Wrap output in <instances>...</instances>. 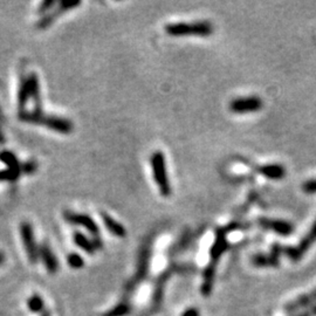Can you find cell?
<instances>
[{"instance_id": "1", "label": "cell", "mask_w": 316, "mask_h": 316, "mask_svg": "<svg viewBox=\"0 0 316 316\" xmlns=\"http://www.w3.org/2000/svg\"><path fill=\"white\" fill-rule=\"evenodd\" d=\"M228 247L227 241V230L225 227H220L216 231V238L210 251V263L204 270V281L202 284V294L204 296H209L212 291L214 275H216V268L218 261L223 255V253Z\"/></svg>"}, {"instance_id": "2", "label": "cell", "mask_w": 316, "mask_h": 316, "mask_svg": "<svg viewBox=\"0 0 316 316\" xmlns=\"http://www.w3.org/2000/svg\"><path fill=\"white\" fill-rule=\"evenodd\" d=\"M19 117L24 122L47 126V128L60 133H70L73 130V124L69 119L59 117V116L44 115L42 111H23L20 112Z\"/></svg>"}, {"instance_id": "3", "label": "cell", "mask_w": 316, "mask_h": 316, "mask_svg": "<svg viewBox=\"0 0 316 316\" xmlns=\"http://www.w3.org/2000/svg\"><path fill=\"white\" fill-rule=\"evenodd\" d=\"M165 32L172 37L199 35L209 37L213 33V26L210 21H195V23H174L165 26Z\"/></svg>"}, {"instance_id": "4", "label": "cell", "mask_w": 316, "mask_h": 316, "mask_svg": "<svg viewBox=\"0 0 316 316\" xmlns=\"http://www.w3.org/2000/svg\"><path fill=\"white\" fill-rule=\"evenodd\" d=\"M150 163L151 168H152L153 179L156 182L161 195L163 197H169L171 195V184L169 181L164 153L162 151H154L151 154Z\"/></svg>"}, {"instance_id": "5", "label": "cell", "mask_w": 316, "mask_h": 316, "mask_svg": "<svg viewBox=\"0 0 316 316\" xmlns=\"http://www.w3.org/2000/svg\"><path fill=\"white\" fill-rule=\"evenodd\" d=\"M316 241V220L314 221V224L311 225L310 230L307 234L304 235L303 239L298 242V245L296 247H291V246H282L280 244L277 245V249H279L280 255H286L287 258H289L291 261L296 262L298 260L302 259L309 248L311 247L312 244Z\"/></svg>"}, {"instance_id": "6", "label": "cell", "mask_w": 316, "mask_h": 316, "mask_svg": "<svg viewBox=\"0 0 316 316\" xmlns=\"http://www.w3.org/2000/svg\"><path fill=\"white\" fill-rule=\"evenodd\" d=\"M20 233L21 239H23L24 247L26 249V254L28 259L31 260L32 263H37L38 256H39V247L35 244L34 240V233L33 228H32L31 224L27 221H24L20 225Z\"/></svg>"}, {"instance_id": "7", "label": "cell", "mask_w": 316, "mask_h": 316, "mask_svg": "<svg viewBox=\"0 0 316 316\" xmlns=\"http://www.w3.org/2000/svg\"><path fill=\"white\" fill-rule=\"evenodd\" d=\"M262 108V101L258 96L238 97L231 101L230 110L235 114H247L258 111Z\"/></svg>"}, {"instance_id": "8", "label": "cell", "mask_w": 316, "mask_h": 316, "mask_svg": "<svg viewBox=\"0 0 316 316\" xmlns=\"http://www.w3.org/2000/svg\"><path fill=\"white\" fill-rule=\"evenodd\" d=\"M63 217H65V219L68 221V223L82 226L86 228V230L89 232L94 238H98L100 230H98L97 224L95 223L94 219L90 216H88V214H83V213L72 212V211H66V212L63 213Z\"/></svg>"}, {"instance_id": "9", "label": "cell", "mask_w": 316, "mask_h": 316, "mask_svg": "<svg viewBox=\"0 0 316 316\" xmlns=\"http://www.w3.org/2000/svg\"><path fill=\"white\" fill-rule=\"evenodd\" d=\"M259 225L266 230H270L275 232L279 235L282 237H288L293 233L294 227L290 223H288L286 220L281 219H269V218H260L258 220Z\"/></svg>"}, {"instance_id": "10", "label": "cell", "mask_w": 316, "mask_h": 316, "mask_svg": "<svg viewBox=\"0 0 316 316\" xmlns=\"http://www.w3.org/2000/svg\"><path fill=\"white\" fill-rule=\"evenodd\" d=\"M149 262H150V251L147 248H143V251L140 252L139 255V261H138V267H137L135 277H133L131 282H130L128 287V291L130 289H133L137 284L139 282H142L144 280V277L146 276L147 270H149Z\"/></svg>"}, {"instance_id": "11", "label": "cell", "mask_w": 316, "mask_h": 316, "mask_svg": "<svg viewBox=\"0 0 316 316\" xmlns=\"http://www.w3.org/2000/svg\"><path fill=\"white\" fill-rule=\"evenodd\" d=\"M315 302H316V288L314 290H311L310 293L301 295V296L295 298L294 301L287 303L286 307H284V310H286L287 314H294V312L300 310V309H304L309 307V305L314 304Z\"/></svg>"}, {"instance_id": "12", "label": "cell", "mask_w": 316, "mask_h": 316, "mask_svg": "<svg viewBox=\"0 0 316 316\" xmlns=\"http://www.w3.org/2000/svg\"><path fill=\"white\" fill-rule=\"evenodd\" d=\"M279 258L280 253L277 251L276 245L274 244L269 254H255L252 258V262L258 267H276L279 266Z\"/></svg>"}, {"instance_id": "13", "label": "cell", "mask_w": 316, "mask_h": 316, "mask_svg": "<svg viewBox=\"0 0 316 316\" xmlns=\"http://www.w3.org/2000/svg\"><path fill=\"white\" fill-rule=\"evenodd\" d=\"M79 5H81L80 2H68V0H66V2H61L59 4V9L56 10L54 13H52V14H49V16H46L45 18H42V19L38 23L37 26L39 28H46L55 20L54 19L55 17H58V16H60V14L67 12V11L73 10L74 7H77Z\"/></svg>"}, {"instance_id": "14", "label": "cell", "mask_w": 316, "mask_h": 316, "mask_svg": "<svg viewBox=\"0 0 316 316\" xmlns=\"http://www.w3.org/2000/svg\"><path fill=\"white\" fill-rule=\"evenodd\" d=\"M39 255L44 262V265L47 270L51 274L56 273V270L59 268V262L58 259L55 258L54 253L52 252V249L49 248V246L47 244H42L40 247H39Z\"/></svg>"}, {"instance_id": "15", "label": "cell", "mask_w": 316, "mask_h": 316, "mask_svg": "<svg viewBox=\"0 0 316 316\" xmlns=\"http://www.w3.org/2000/svg\"><path fill=\"white\" fill-rule=\"evenodd\" d=\"M258 171L266 178L272 181H280L286 176V168L281 164H266L258 169Z\"/></svg>"}, {"instance_id": "16", "label": "cell", "mask_w": 316, "mask_h": 316, "mask_svg": "<svg viewBox=\"0 0 316 316\" xmlns=\"http://www.w3.org/2000/svg\"><path fill=\"white\" fill-rule=\"evenodd\" d=\"M28 89H30V98H32L35 104V111H41V98H40V84L37 74L32 73L27 77Z\"/></svg>"}, {"instance_id": "17", "label": "cell", "mask_w": 316, "mask_h": 316, "mask_svg": "<svg viewBox=\"0 0 316 316\" xmlns=\"http://www.w3.org/2000/svg\"><path fill=\"white\" fill-rule=\"evenodd\" d=\"M101 216H102V220H103L105 228H107V230L110 232L112 235H115V237H118V238L125 237L126 230L121 223L116 221L114 218L109 216L108 213H102Z\"/></svg>"}, {"instance_id": "18", "label": "cell", "mask_w": 316, "mask_h": 316, "mask_svg": "<svg viewBox=\"0 0 316 316\" xmlns=\"http://www.w3.org/2000/svg\"><path fill=\"white\" fill-rule=\"evenodd\" d=\"M73 239L76 246H79L81 249H83V251L87 252L88 254H94L95 251H96V247H95L94 242L91 241L89 238H87L86 235L81 233V232H76V233H74Z\"/></svg>"}, {"instance_id": "19", "label": "cell", "mask_w": 316, "mask_h": 316, "mask_svg": "<svg viewBox=\"0 0 316 316\" xmlns=\"http://www.w3.org/2000/svg\"><path fill=\"white\" fill-rule=\"evenodd\" d=\"M28 98H30V89H28L27 79H23L19 84V91H18V108L20 111H24L26 107Z\"/></svg>"}, {"instance_id": "20", "label": "cell", "mask_w": 316, "mask_h": 316, "mask_svg": "<svg viewBox=\"0 0 316 316\" xmlns=\"http://www.w3.org/2000/svg\"><path fill=\"white\" fill-rule=\"evenodd\" d=\"M27 307L30 308V310L32 312H37L38 314V312H41L42 310H44V308H45L44 300H42V297L40 296V295L33 294L27 300Z\"/></svg>"}, {"instance_id": "21", "label": "cell", "mask_w": 316, "mask_h": 316, "mask_svg": "<svg viewBox=\"0 0 316 316\" xmlns=\"http://www.w3.org/2000/svg\"><path fill=\"white\" fill-rule=\"evenodd\" d=\"M129 311H130L129 303L126 301H123L117 305H115V307L110 309V310L104 312L103 316H125L126 314H129Z\"/></svg>"}, {"instance_id": "22", "label": "cell", "mask_w": 316, "mask_h": 316, "mask_svg": "<svg viewBox=\"0 0 316 316\" xmlns=\"http://www.w3.org/2000/svg\"><path fill=\"white\" fill-rule=\"evenodd\" d=\"M0 161L3 163H5L9 169H20L17 157L12 152H10V151H2L0 152Z\"/></svg>"}, {"instance_id": "23", "label": "cell", "mask_w": 316, "mask_h": 316, "mask_svg": "<svg viewBox=\"0 0 316 316\" xmlns=\"http://www.w3.org/2000/svg\"><path fill=\"white\" fill-rule=\"evenodd\" d=\"M67 261H68V265L74 269L82 268L83 265H84L82 256L76 254V253H70V254L67 256Z\"/></svg>"}, {"instance_id": "24", "label": "cell", "mask_w": 316, "mask_h": 316, "mask_svg": "<svg viewBox=\"0 0 316 316\" xmlns=\"http://www.w3.org/2000/svg\"><path fill=\"white\" fill-rule=\"evenodd\" d=\"M21 169H7L0 172V181H16L19 177Z\"/></svg>"}, {"instance_id": "25", "label": "cell", "mask_w": 316, "mask_h": 316, "mask_svg": "<svg viewBox=\"0 0 316 316\" xmlns=\"http://www.w3.org/2000/svg\"><path fill=\"white\" fill-rule=\"evenodd\" d=\"M302 190L308 195H314L316 193V179H310V181H307L302 185Z\"/></svg>"}, {"instance_id": "26", "label": "cell", "mask_w": 316, "mask_h": 316, "mask_svg": "<svg viewBox=\"0 0 316 316\" xmlns=\"http://www.w3.org/2000/svg\"><path fill=\"white\" fill-rule=\"evenodd\" d=\"M53 5H55V2H44L40 5V7L38 9L39 10L38 12L39 13H46Z\"/></svg>"}, {"instance_id": "27", "label": "cell", "mask_w": 316, "mask_h": 316, "mask_svg": "<svg viewBox=\"0 0 316 316\" xmlns=\"http://www.w3.org/2000/svg\"><path fill=\"white\" fill-rule=\"evenodd\" d=\"M183 316H199V311H198V309H196V308H190L188 309V310L184 311Z\"/></svg>"}, {"instance_id": "28", "label": "cell", "mask_w": 316, "mask_h": 316, "mask_svg": "<svg viewBox=\"0 0 316 316\" xmlns=\"http://www.w3.org/2000/svg\"><path fill=\"white\" fill-rule=\"evenodd\" d=\"M297 316H316V305H314L311 309H309V310L303 312V314L297 315Z\"/></svg>"}, {"instance_id": "29", "label": "cell", "mask_w": 316, "mask_h": 316, "mask_svg": "<svg viewBox=\"0 0 316 316\" xmlns=\"http://www.w3.org/2000/svg\"><path fill=\"white\" fill-rule=\"evenodd\" d=\"M34 170H35V164L34 163H28V164L25 165V169H24L25 172H28V174H31V172L34 171Z\"/></svg>"}, {"instance_id": "30", "label": "cell", "mask_w": 316, "mask_h": 316, "mask_svg": "<svg viewBox=\"0 0 316 316\" xmlns=\"http://www.w3.org/2000/svg\"><path fill=\"white\" fill-rule=\"evenodd\" d=\"M4 142V136H3V131H2V124H0V143Z\"/></svg>"}, {"instance_id": "31", "label": "cell", "mask_w": 316, "mask_h": 316, "mask_svg": "<svg viewBox=\"0 0 316 316\" xmlns=\"http://www.w3.org/2000/svg\"><path fill=\"white\" fill-rule=\"evenodd\" d=\"M4 260H5V255H4L3 253L0 252V265H2V263L4 262Z\"/></svg>"}, {"instance_id": "32", "label": "cell", "mask_w": 316, "mask_h": 316, "mask_svg": "<svg viewBox=\"0 0 316 316\" xmlns=\"http://www.w3.org/2000/svg\"><path fill=\"white\" fill-rule=\"evenodd\" d=\"M41 316H51V314H49V311H44Z\"/></svg>"}]
</instances>
